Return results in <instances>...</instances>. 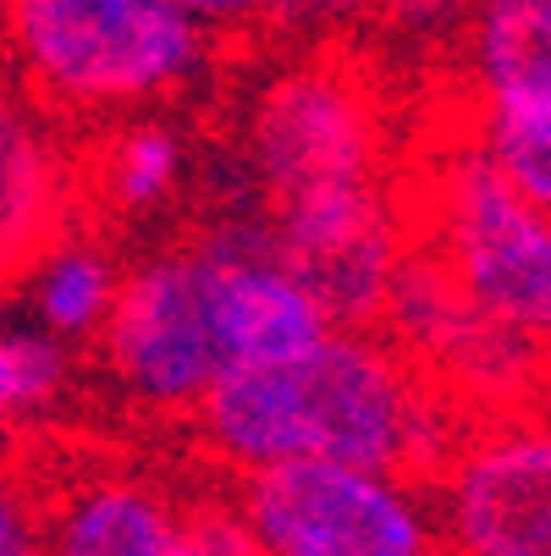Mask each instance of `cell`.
Instances as JSON below:
<instances>
[{
  "instance_id": "cell-1",
  "label": "cell",
  "mask_w": 551,
  "mask_h": 556,
  "mask_svg": "<svg viewBox=\"0 0 551 556\" xmlns=\"http://www.w3.org/2000/svg\"><path fill=\"white\" fill-rule=\"evenodd\" d=\"M204 446L238 473L353 463L430 485L468 435L458 396L370 331H326L303 353L238 369L193 408Z\"/></svg>"
},
{
  "instance_id": "cell-2",
  "label": "cell",
  "mask_w": 551,
  "mask_h": 556,
  "mask_svg": "<svg viewBox=\"0 0 551 556\" xmlns=\"http://www.w3.org/2000/svg\"><path fill=\"white\" fill-rule=\"evenodd\" d=\"M23 84L61 111H143L204 72L210 28L177 0H0Z\"/></svg>"
},
{
  "instance_id": "cell-3",
  "label": "cell",
  "mask_w": 551,
  "mask_h": 556,
  "mask_svg": "<svg viewBox=\"0 0 551 556\" xmlns=\"http://www.w3.org/2000/svg\"><path fill=\"white\" fill-rule=\"evenodd\" d=\"M95 348L127 403L149 414H193L204 403V391L226 380L215 326V254L204 237L122 270Z\"/></svg>"
},
{
  "instance_id": "cell-4",
  "label": "cell",
  "mask_w": 551,
  "mask_h": 556,
  "mask_svg": "<svg viewBox=\"0 0 551 556\" xmlns=\"http://www.w3.org/2000/svg\"><path fill=\"white\" fill-rule=\"evenodd\" d=\"M452 281L502 326L540 337L551 326V220L524 199L480 143L447 149L430 177V243Z\"/></svg>"
},
{
  "instance_id": "cell-5",
  "label": "cell",
  "mask_w": 551,
  "mask_h": 556,
  "mask_svg": "<svg viewBox=\"0 0 551 556\" xmlns=\"http://www.w3.org/2000/svg\"><path fill=\"white\" fill-rule=\"evenodd\" d=\"M238 513L265 556H441L419 480L353 463H281L243 473Z\"/></svg>"
},
{
  "instance_id": "cell-6",
  "label": "cell",
  "mask_w": 551,
  "mask_h": 556,
  "mask_svg": "<svg viewBox=\"0 0 551 556\" xmlns=\"http://www.w3.org/2000/svg\"><path fill=\"white\" fill-rule=\"evenodd\" d=\"M380 320L391 326V348L468 408L480 403V408L518 414L524 391L540 386L546 342L486 314L425 243L403 249L391 287L380 298Z\"/></svg>"
},
{
  "instance_id": "cell-7",
  "label": "cell",
  "mask_w": 551,
  "mask_h": 556,
  "mask_svg": "<svg viewBox=\"0 0 551 556\" xmlns=\"http://www.w3.org/2000/svg\"><path fill=\"white\" fill-rule=\"evenodd\" d=\"M271 254L314 292L337 331H370L403 260V220L386 177L303 188L260 204Z\"/></svg>"
},
{
  "instance_id": "cell-8",
  "label": "cell",
  "mask_w": 551,
  "mask_h": 556,
  "mask_svg": "<svg viewBox=\"0 0 551 556\" xmlns=\"http://www.w3.org/2000/svg\"><path fill=\"white\" fill-rule=\"evenodd\" d=\"M249 161L260 199L380 177L386 132L370 84L342 61L276 72L249 111Z\"/></svg>"
},
{
  "instance_id": "cell-9",
  "label": "cell",
  "mask_w": 551,
  "mask_h": 556,
  "mask_svg": "<svg viewBox=\"0 0 551 556\" xmlns=\"http://www.w3.org/2000/svg\"><path fill=\"white\" fill-rule=\"evenodd\" d=\"M441 556H551V441L529 414L468 430L436 473Z\"/></svg>"
},
{
  "instance_id": "cell-10",
  "label": "cell",
  "mask_w": 551,
  "mask_h": 556,
  "mask_svg": "<svg viewBox=\"0 0 551 556\" xmlns=\"http://www.w3.org/2000/svg\"><path fill=\"white\" fill-rule=\"evenodd\" d=\"M480 154L551 210V0H468Z\"/></svg>"
},
{
  "instance_id": "cell-11",
  "label": "cell",
  "mask_w": 551,
  "mask_h": 556,
  "mask_svg": "<svg viewBox=\"0 0 551 556\" xmlns=\"http://www.w3.org/2000/svg\"><path fill=\"white\" fill-rule=\"evenodd\" d=\"M215 254V326H221V353L226 375L281 364L337 331L314 292L271 254L265 220L260 215H226L204 231Z\"/></svg>"
},
{
  "instance_id": "cell-12",
  "label": "cell",
  "mask_w": 551,
  "mask_h": 556,
  "mask_svg": "<svg viewBox=\"0 0 551 556\" xmlns=\"http://www.w3.org/2000/svg\"><path fill=\"white\" fill-rule=\"evenodd\" d=\"M183 502L143 473H84L39 507L34 556H177Z\"/></svg>"
},
{
  "instance_id": "cell-13",
  "label": "cell",
  "mask_w": 551,
  "mask_h": 556,
  "mask_svg": "<svg viewBox=\"0 0 551 556\" xmlns=\"http://www.w3.org/2000/svg\"><path fill=\"white\" fill-rule=\"evenodd\" d=\"M66 166L23 89L0 72V276L23 270L61 226Z\"/></svg>"
},
{
  "instance_id": "cell-14",
  "label": "cell",
  "mask_w": 551,
  "mask_h": 556,
  "mask_svg": "<svg viewBox=\"0 0 551 556\" xmlns=\"http://www.w3.org/2000/svg\"><path fill=\"white\" fill-rule=\"evenodd\" d=\"M122 265L95 237H50L28 260V314L61 348H89L116 303Z\"/></svg>"
},
{
  "instance_id": "cell-15",
  "label": "cell",
  "mask_w": 551,
  "mask_h": 556,
  "mask_svg": "<svg viewBox=\"0 0 551 556\" xmlns=\"http://www.w3.org/2000/svg\"><path fill=\"white\" fill-rule=\"evenodd\" d=\"M188 166H193V149H188L183 127L127 122L100 149V193L122 215H154L183 193Z\"/></svg>"
},
{
  "instance_id": "cell-16",
  "label": "cell",
  "mask_w": 551,
  "mask_h": 556,
  "mask_svg": "<svg viewBox=\"0 0 551 556\" xmlns=\"http://www.w3.org/2000/svg\"><path fill=\"white\" fill-rule=\"evenodd\" d=\"M72 386V348L45 337L39 326L0 320V435L28 419H45Z\"/></svg>"
},
{
  "instance_id": "cell-17",
  "label": "cell",
  "mask_w": 551,
  "mask_h": 556,
  "mask_svg": "<svg viewBox=\"0 0 551 556\" xmlns=\"http://www.w3.org/2000/svg\"><path fill=\"white\" fill-rule=\"evenodd\" d=\"M177 556H265L249 518L238 513V502H204L183 513V545Z\"/></svg>"
},
{
  "instance_id": "cell-18",
  "label": "cell",
  "mask_w": 551,
  "mask_h": 556,
  "mask_svg": "<svg viewBox=\"0 0 551 556\" xmlns=\"http://www.w3.org/2000/svg\"><path fill=\"white\" fill-rule=\"evenodd\" d=\"M39 551V496L0 468V556H34Z\"/></svg>"
},
{
  "instance_id": "cell-19",
  "label": "cell",
  "mask_w": 551,
  "mask_h": 556,
  "mask_svg": "<svg viewBox=\"0 0 551 556\" xmlns=\"http://www.w3.org/2000/svg\"><path fill=\"white\" fill-rule=\"evenodd\" d=\"M468 12V0H380L375 17H386L398 34H447Z\"/></svg>"
},
{
  "instance_id": "cell-20",
  "label": "cell",
  "mask_w": 551,
  "mask_h": 556,
  "mask_svg": "<svg viewBox=\"0 0 551 556\" xmlns=\"http://www.w3.org/2000/svg\"><path fill=\"white\" fill-rule=\"evenodd\" d=\"M380 0H276L271 17L292 23V28H337V23H359L375 17Z\"/></svg>"
},
{
  "instance_id": "cell-21",
  "label": "cell",
  "mask_w": 551,
  "mask_h": 556,
  "mask_svg": "<svg viewBox=\"0 0 551 556\" xmlns=\"http://www.w3.org/2000/svg\"><path fill=\"white\" fill-rule=\"evenodd\" d=\"M177 7H183L199 28L221 34V28H249L254 17H271L276 0H177Z\"/></svg>"
}]
</instances>
